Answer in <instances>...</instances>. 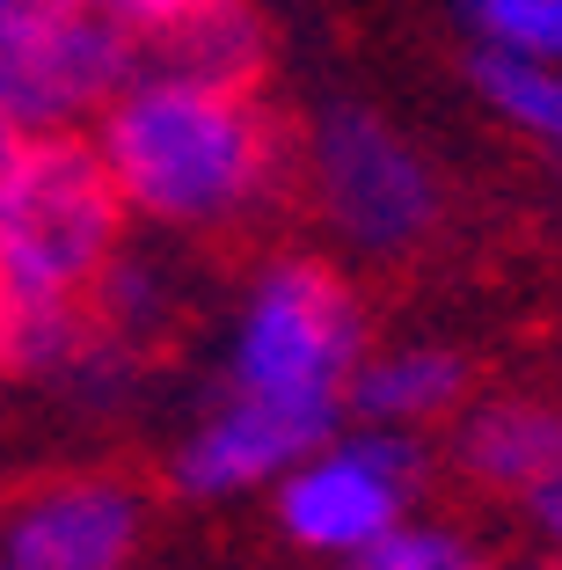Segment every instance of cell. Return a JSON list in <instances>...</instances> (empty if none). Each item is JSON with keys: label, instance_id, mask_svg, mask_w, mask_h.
I'll return each mask as SVG.
<instances>
[{"label": "cell", "instance_id": "30bf717a", "mask_svg": "<svg viewBox=\"0 0 562 570\" xmlns=\"http://www.w3.org/2000/svg\"><path fill=\"white\" fill-rule=\"evenodd\" d=\"M467 403V358L453 344H395V352H365L351 373L344 417L381 424V432H424Z\"/></svg>", "mask_w": 562, "mask_h": 570}, {"label": "cell", "instance_id": "ba28073f", "mask_svg": "<svg viewBox=\"0 0 562 570\" xmlns=\"http://www.w3.org/2000/svg\"><path fill=\"white\" fill-rule=\"evenodd\" d=\"M139 549V498L110 475L45 483L8 520V570H125Z\"/></svg>", "mask_w": 562, "mask_h": 570}, {"label": "cell", "instance_id": "277c9868", "mask_svg": "<svg viewBox=\"0 0 562 570\" xmlns=\"http://www.w3.org/2000/svg\"><path fill=\"white\" fill-rule=\"evenodd\" d=\"M307 190H315V213L336 227V242L381 264L424 249L446 213L431 161L381 110H358V102H329L307 125Z\"/></svg>", "mask_w": 562, "mask_h": 570}, {"label": "cell", "instance_id": "7a4b0ae2", "mask_svg": "<svg viewBox=\"0 0 562 570\" xmlns=\"http://www.w3.org/2000/svg\"><path fill=\"white\" fill-rule=\"evenodd\" d=\"M125 198L96 139L22 132L0 154V271L16 301H81L117 264Z\"/></svg>", "mask_w": 562, "mask_h": 570}, {"label": "cell", "instance_id": "6da1fadb", "mask_svg": "<svg viewBox=\"0 0 562 570\" xmlns=\"http://www.w3.org/2000/svg\"><path fill=\"white\" fill-rule=\"evenodd\" d=\"M96 154L125 213L154 227H234L270 205L285 176L278 125L248 88H198L132 73L96 110Z\"/></svg>", "mask_w": 562, "mask_h": 570}, {"label": "cell", "instance_id": "ac0fdd59", "mask_svg": "<svg viewBox=\"0 0 562 570\" xmlns=\"http://www.w3.org/2000/svg\"><path fill=\"white\" fill-rule=\"evenodd\" d=\"M0 570H8V563H0Z\"/></svg>", "mask_w": 562, "mask_h": 570}, {"label": "cell", "instance_id": "9a60e30c", "mask_svg": "<svg viewBox=\"0 0 562 570\" xmlns=\"http://www.w3.org/2000/svg\"><path fill=\"white\" fill-rule=\"evenodd\" d=\"M519 512H526V527H533V541H541L548 556H562V453L548 461L541 475H533L526 490H519Z\"/></svg>", "mask_w": 562, "mask_h": 570}, {"label": "cell", "instance_id": "9c48e42d", "mask_svg": "<svg viewBox=\"0 0 562 570\" xmlns=\"http://www.w3.org/2000/svg\"><path fill=\"white\" fill-rule=\"evenodd\" d=\"M132 73L198 81V88H256L264 22L248 0H190V8H176V16L132 37Z\"/></svg>", "mask_w": 562, "mask_h": 570}, {"label": "cell", "instance_id": "8fae6325", "mask_svg": "<svg viewBox=\"0 0 562 570\" xmlns=\"http://www.w3.org/2000/svg\"><path fill=\"white\" fill-rule=\"evenodd\" d=\"M555 453H562V403H548V395L461 403L453 461H461V475L475 490H490V498H519Z\"/></svg>", "mask_w": 562, "mask_h": 570}, {"label": "cell", "instance_id": "5bb4252c", "mask_svg": "<svg viewBox=\"0 0 562 570\" xmlns=\"http://www.w3.org/2000/svg\"><path fill=\"white\" fill-rule=\"evenodd\" d=\"M351 570H482V549L461 534V527H438V520L402 512L381 541H365V549L351 556Z\"/></svg>", "mask_w": 562, "mask_h": 570}, {"label": "cell", "instance_id": "5b68a950", "mask_svg": "<svg viewBox=\"0 0 562 570\" xmlns=\"http://www.w3.org/2000/svg\"><path fill=\"white\" fill-rule=\"evenodd\" d=\"M125 81V22L81 0H0V132H73Z\"/></svg>", "mask_w": 562, "mask_h": 570}, {"label": "cell", "instance_id": "7c38bea8", "mask_svg": "<svg viewBox=\"0 0 562 570\" xmlns=\"http://www.w3.org/2000/svg\"><path fill=\"white\" fill-rule=\"evenodd\" d=\"M467 73H475L482 102H490L496 118L512 125V132H526L533 147L562 168V67H533V59H496V51H475Z\"/></svg>", "mask_w": 562, "mask_h": 570}, {"label": "cell", "instance_id": "4fadbf2b", "mask_svg": "<svg viewBox=\"0 0 562 570\" xmlns=\"http://www.w3.org/2000/svg\"><path fill=\"white\" fill-rule=\"evenodd\" d=\"M461 22L475 51L562 67V0H461Z\"/></svg>", "mask_w": 562, "mask_h": 570}, {"label": "cell", "instance_id": "3957f363", "mask_svg": "<svg viewBox=\"0 0 562 570\" xmlns=\"http://www.w3.org/2000/svg\"><path fill=\"white\" fill-rule=\"evenodd\" d=\"M365 352L373 344H365L358 293L329 264H315V256H278V264L256 271L241 315H234L227 387L264 395V403L344 417L351 373H358Z\"/></svg>", "mask_w": 562, "mask_h": 570}, {"label": "cell", "instance_id": "8992f818", "mask_svg": "<svg viewBox=\"0 0 562 570\" xmlns=\"http://www.w3.org/2000/svg\"><path fill=\"white\" fill-rule=\"evenodd\" d=\"M416 469H424V453H416L410 432H381V424L344 432L336 424L307 461H293L270 483L278 490V534L307 556H344L351 563L365 541H381L410 512Z\"/></svg>", "mask_w": 562, "mask_h": 570}, {"label": "cell", "instance_id": "52a82bcc", "mask_svg": "<svg viewBox=\"0 0 562 570\" xmlns=\"http://www.w3.org/2000/svg\"><path fill=\"white\" fill-rule=\"evenodd\" d=\"M344 417H322V410H293V403H264V395H241L227 387L190 439L176 446V490L183 498H248V490H270L293 461L322 446Z\"/></svg>", "mask_w": 562, "mask_h": 570}, {"label": "cell", "instance_id": "2e32d148", "mask_svg": "<svg viewBox=\"0 0 562 570\" xmlns=\"http://www.w3.org/2000/svg\"><path fill=\"white\" fill-rule=\"evenodd\" d=\"M81 8H96V16H110V22H125V30H154L161 16H176V8H190V0H81Z\"/></svg>", "mask_w": 562, "mask_h": 570}, {"label": "cell", "instance_id": "e0dca14e", "mask_svg": "<svg viewBox=\"0 0 562 570\" xmlns=\"http://www.w3.org/2000/svg\"><path fill=\"white\" fill-rule=\"evenodd\" d=\"M8 322H16V293H8V271H0V344H8Z\"/></svg>", "mask_w": 562, "mask_h": 570}]
</instances>
